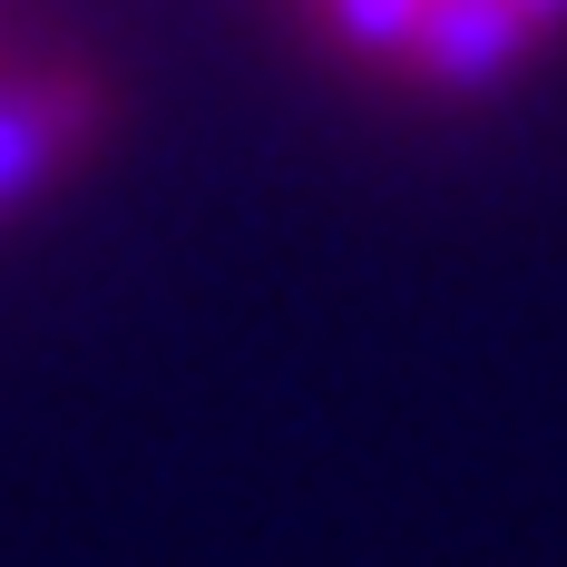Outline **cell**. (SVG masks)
I'll return each mask as SVG.
<instances>
[{
  "label": "cell",
  "mask_w": 567,
  "mask_h": 567,
  "mask_svg": "<svg viewBox=\"0 0 567 567\" xmlns=\"http://www.w3.org/2000/svg\"><path fill=\"white\" fill-rule=\"evenodd\" d=\"M538 50H548V40L518 20L509 0H431L421 40H411V59H401V79L431 89V99H480V89L518 79Z\"/></svg>",
  "instance_id": "obj_2"
},
{
  "label": "cell",
  "mask_w": 567,
  "mask_h": 567,
  "mask_svg": "<svg viewBox=\"0 0 567 567\" xmlns=\"http://www.w3.org/2000/svg\"><path fill=\"white\" fill-rule=\"evenodd\" d=\"M117 127V79L99 59H0V216L40 206Z\"/></svg>",
  "instance_id": "obj_1"
},
{
  "label": "cell",
  "mask_w": 567,
  "mask_h": 567,
  "mask_svg": "<svg viewBox=\"0 0 567 567\" xmlns=\"http://www.w3.org/2000/svg\"><path fill=\"white\" fill-rule=\"evenodd\" d=\"M509 10L538 30V40H567V0H509Z\"/></svg>",
  "instance_id": "obj_4"
},
{
  "label": "cell",
  "mask_w": 567,
  "mask_h": 567,
  "mask_svg": "<svg viewBox=\"0 0 567 567\" xmlns=\"http://www.w3.org/2000/svg\"><path fill=\"white\" fill-rule=\"evenodd\" d=\"M293 10H303V30L333 59L382 69V79H401V59H411L421 20H431V0H293Z\"/></svg>",
  "instance_id": "obj_3"
}]
</instances>
